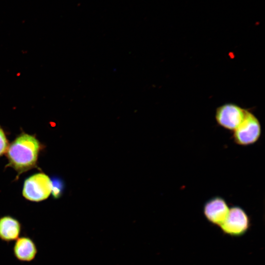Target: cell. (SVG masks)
I'll use <instances>...</instances> for the list:
<instances>
[{
  "label": "cell",
  "instance_id": "cell-7",
  "mask_svg": "<svg viewBox=\"0 0 265 265\" xmlns=\"http://www.w3.org/2000/svg\"><path fill=\"white\" fill-rule=\"evenodd\" d=\"M14 252L15 257L20 261L29 262L32 260L37 253L34 243L29 238L22 237L16 240Z\"/></svg>",
  "mask_w": 265,
  "mask_h": 265
},
{
  "label": "cell",
  "instance_id": "cell-8",
  "mask_svg": "<svg viewBox=\"0 0 265 265\" xmlns=\"http://www.w3.org/2000/svg\"><path fill=\"white\" fill-rule=\"evenodd\" d=\"M21 231V225L16 219L5 216L0 218V238L10 241L18 238Z\"/></svg>",
  "mask_w": 265,
  "mask_h": 265
},
{
  "label": "cell",
  "instance_id": "cell-1",
  "mask_svg": "<svg viewBox=\"0 0 265 265\" xmlns=\"http://www.w3.org/2000/svg\"><path fill=\"white\" fill-rule=\"evenodd\" d=\"M40 148L35 136L23 133L18 136L8 146L7 157L9 163L18 173L26 171L36 166Z\"/></svg>",
  "mask_w": 265,
  "mask_h": 265
},
{
  "label": "cell",
  "instance_id": "cell-3",
  "mask_svg": "<svg viewBox=\"0 0 265 265\" xmlns=\"http://www.w3.org/2000/svg\"><path fill=\"white\" fill-rule=\"evenodd\" d=\"M52 189V182L49 176L44 173H39L25 180L23 195L28 200L39 202L48 198Z\"/></svg>",
  "mask_w": 265,
  "mask_h": 265
},
{
  "label": "cell",
  "instance_id": "cell-2",
  "mask_svg": "<svg viewBox=\"0 0 265 265\" xmlns=\"http://www.w3.org/2000/svg\"><path fill=\"white\" fill-rule=\"evenodd\" d=\"M261 133V125L259 119L247 110L243 120L233 131V138L238 145L248 146L257 142Z\"/></svg>",
  "mask_w": 265,
  "mask_h": 265
},
{
  "label": "cell",
  "instance_id": "cell-4",
  "mask_svg": "<svg viewBox=\"0 0 265 265\" xmlns=\"http://www.w3.org/2000/svg\"><path fill=\"white\" fill-rule=\"evenodd\" d=\"M250 226V220L246 212L240 207L230 208L228 214L219 227L223 233L232 237L245 234Z\"/></svg>",
  "mask_w": 265,
  "mask_h": 265
},
{
  "label": "cell",
  "instance_id": "cell-9",
  "mask_svg": "<svg viewBox=\"0 0 265 265\" xmlns=\"http://www.w3.org/2000/svg\"><path fill=\"white\" fill-rule=\"evenodd\" d=\"M8 148V143L3 130L0 128V156L4 154Z\"/></svg>",
  "mask_w": 265,
  "mask_h": 265
},
{
  "label": "cell",
  "instance_id": "cell-6",
  "mask_svg": "<svg viewBox=\"0 0 265 265\" xmlns=\"http://www.w3.org/2000/svg\"><path fill=\"white\" fill-rule=\"evenodd\" d=\"M229 209L226 200L216 196L206 202L203 206V213L209 222L220 227L226 219Z\"/></svg>",
  "mask_w": 265,
  "mask_h": 265
},
{
  "label": "cell",
  "instance_id": "cell-5",
  "mask_svg": "<svg viewBox=\"0 0 265 265\" xmlns=\"http://www.w3.org/2000/svg\"><path fill=\"white\" fill-rule=\"evenodd\" d=\"M247 110L233 103H226L216 108L215 118L223 128L234 131L243 120Z\"/></svg>",
  "mask_w": 265,
  "mask_h": 265
}]
</instances>
